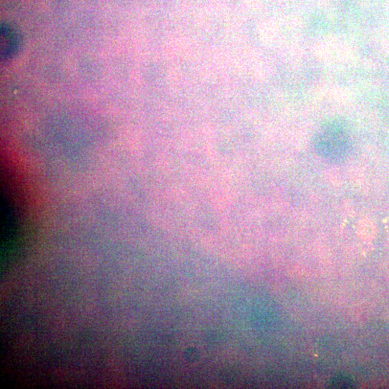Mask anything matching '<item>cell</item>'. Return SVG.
I'll list each match as a JSON object with an SVG mask.
<instances>
[{"label":"cell","mask_w":389,"mask_h":389,"mask_svg":"<svg viewBox=\"0 0 389 389\" xmlns=\"http://www.w3.org/2000/svg\"><path fill=\"white\" fill-rule=\"evenodd\" d=\"M315 148L323 157L329 160H339L345 157L350 148V140L342 126L329 124L317 134Z\"/></svg>","instance_id":"6da1fadb"},{"label":"cell","mask_w":389,"mask_h":389,"mask_svg":"<svg viewBox=\"0 0 389 389\" xmlns=\"http://www.w3.org/2000/svg\"><path fill=\"white\" fill-rule=\"evenodd\" d=\"M19 47V38L16 33L6 25L1 27V56L3 59L12 57Z\"/></svg>","instance_id":"7a4b0ae2"}]
</instances>
